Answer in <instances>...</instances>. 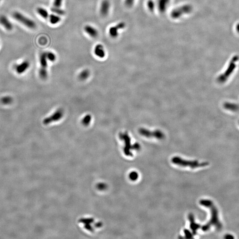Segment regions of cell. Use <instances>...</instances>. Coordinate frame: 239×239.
Returning a JSON list of instances; mask_svg holds the SVG:
<instances>
[{
  "instance_id": "1",
  "label": "cell",
  "mask_w": 239,
  "mask_h": 239,
  "mask_svg": "<svg viewBox=\"0 0 239 239\" xmlns=\"http://www.w3.org/2000/svg\"><path fill=\"white\" fill-rule=\"evenodd\" d=\"M172 162L174 164L183 167H190L194 169L196 168L202 167L208 165L207 163H200L197 161H189L183 159L179 157H174L171 159Z\"/></svg>"
},
{
  "instance_id": "2",
  "label": "cell",
  "mask_w": 239,
  "mask_h": 239,
  "mask_svg": "<svg viewBox=\"0 0 239 239\" xmlns=\"http://www.w3.org/2000/svg\"><path fill=\"white\" fill-rule=\"evenodd\" d=\"M13 17L16 21L30 29H33L36 28V23L32 19L26 17L20 12L15 11L13 13Z\"/></svg>"
},
{
  "instance_id": "3",
  "label": "cell",
  "mask_w": 239,
  "mask_h": 239,
  "mask_svg": "<svg viewBox=\"0 0 239 239\" xmlns=\"http://www.w3.org/2000/svg\"><path fill=\"white\" fill-rule=\"evenodd\" d=\"M200 204L201 205H203V206L209 207V208H211V211H212V216L211 221L205 225L203 226L202 227V229L203 231H206L208 230L210 226L212 225H217L216 211L215 208L212 206V203H211L210 201L206 200H201L200 202Z\"/></svg>"
},
{
  "instance_id": "4",
  "label": "cell",
  "mask_w": 239,
  "mask_h": 239,
  "mask_svg": "<svg viewBox=\"0 0 239 239\" xmlns=\"http://www.w3.org/2000/svg\"><path fill=\"white\" fill-rule=\"evenodd\" d=\"M239 58L238 56H235L233 57L232 60L230 62L227 69L226 70L224 73L219 77L218 80L220 83H223L228 80L229 77L232 75L233 72L234 71L236 68V62L238 61Z\"/></svg>"
},
{
  "instance_id": "5",
  "label": "cell",
  "mask_w": 239,
  "mask_h": 239,
  "mask_svg": "<svg viewBox=\"0 0 239 239\" xmlns=\"http://www.w3.org/2000/svg\"><path fill=\"white\" fill-rule=\"evenodd\" d=\"M47 59L46 52L42 53L39 57L40 68L39 71V75L42 79H46L47 76Z\"/></svg>"
},
{
  "instance_id": "6",
  "label": "cell",
  "mask_w": 239,
  "mask_h": 239,
  "mask_svg": "<svg viewBox=\"0 0 239 239\" xmlns=\"http://www.w3.org/2000/svg\"><path fill=\"white\" fill-rule=\"evenodd\" d=\"M63 116V112L61 109H59L53 114L50 117L46 118L43 120V124L45 125H48L52 122L59 121Z\"/></svg>"
},
{
  "instance_id": "7",
  "label": "cell",
  "mask_w": 239,
  "mask_h": 239,
  "mask_svg": "<svg viewBox=\"0 0 239 239\" xmlns=\"http://www.w3.org/2000/svg\"><path fill=\"white\" fill-rule=\"evenodd\" d=\"M110 2L109 0H103L101 4L100 14L103 17H106L109 14Z\"/></svg>"
},
{
  "instance_id": "8",
  "label": "cell",
  "mask_w": 239,
  "mask_h": 239,
  "mask_svg": "<svg viewBox=\"0 0 239 239\" xmlns=\"http://www.w3.org/2000/svg\"><path fill=\"white\" fill-rule=\"evenodd\" d=\"M0 24L8 31H12L14 28L13 24L5 15L0 16Z\"/></svg>"
},
{
  "instance_id": "9",
  "label": "cell",
  "mask_w": 239,
  "mask_h": 239,
  "mask_svg": "<svg viewBox=\"0 0 239 239\" xmlns=\"http://www.w3.org/2000/svg\"><path fill=\"white\" fill-rule=\"evenodd\" d=\"M30 66V63L28 61L24 60L21 64L16 65L15 70L17 74H22L29 68Z\"/></svg>"
},
{
  "instance_id": "10",
  "label": "cell",
  "mask_w": 239,
  "mask_h": 239,
  "mask_svg": "<svg viewBox=\"0 0 239 239\" xmlns=\"http://www.w3.org/2000/svg\"><path fill=\"white\" fill-rule=\"evenodd\" d=\"M189 220L190 221V228L192 231V233L194 235L197 234V231L198 229L200 228V225L196 223L195 222V218H194V215L192 213H190L188 216Z\"/></svg>"
},
{
  "instance_id": "11",
  "label": "cell",
  "mask_w": 239,
  "mask_h": 239,
  "mask_svg": "<svg viewBox=\"0 0 239 239\" xmlns=\"http://www.w3.org/2000/svg\"><path fill=\"white\" fill-rule=\"evenodd\" d=\"M84 30L90 37L95 38L98 36V32L97 29L91 25H85L84 27Z\"/></svg>"
},
{
  "instance_id": "12",
  "label": "cell",
  "mask_w": 239,
  "mask_h": 239,
  "mask_svg": "<svg viewBox=\"0 0 239 239\" xmlns=\"http://www.w3.org/2000/svg\"><path fill=\"white\" fill-rule=\"evenodd\" d=\"M94 54L97 56L103 58L105 56V52L102 45L98 44L96 46L94 49Z\"/></svg>"
},
{
  "instance_id": "13",
  "label": "cell",
  "mask_w": 239,
  "mask_h": 239,
  "mask_svg": "<svg viewBox=\"0 0 239 239\" xmlns=\"http://www.w3.org/2000/svg\"><path fill=\"white\" fill-rule=\"evenodd\" d=\"M48 18L51 24L54 25L58 24L61 20V17L59 16V15H56V14H50Z\"/></svg>"
},
{
  "instance_id": "14",
  "label": "cell",
  "mask_w": 239,
  "mask_h": 239,
  "mask_svg": "<svg viewBox=\"0 0 239 239\" xmlns=\"http://www.w3.org/2000/svg\"><path fill=\"white\" fill-rule=\"evenodd\" d=\"M225 108L228 110L237 111L239 109V106L236 104L231 102H226L225 104Z\"/></svg>"
},
{
  "instance_id": "15",
  "label": "cell",
  "mask_w": 239,
  "mask_h": 239,
  "mask_svg": "<svg viewBox=\"0 0 239 239\" xmlns=\"http://www.w3.org/2000/svg\"><path fill=\"white\" fill-rule=\"evenodd\" d=\"M36 11H37L39 15L44 19H47L48 18L49 16L48 12L44 8H42V7H38L37 8Z\"/></svg>"
},
{
  "instance_id": "16",
  "label": "cell",
  "mask_w": 239,
  "mask_h": 239,
  "mask_svg": "<svg viewBox=\"0 0 239 239\" xmlns=\"http://www.w3.org/2000/svg\"><path fill=\"white\" fill-rule=\"evenodd\" d=\"M118 29H119L117 27V25L110 27L109 30L110 36L113 38H116L117 37L118 35Z\"/></svg>"
},
{
  "instance_id": "17",
  "label": "cell",
  "mask_w": 239,
  "mask_h": 239,
  "mask_svg": "<svg viewBox=\"0 0 239 239\" xmlns=\"http://www.w3.org/2000/svg\"><path fill=\"white\" fill-rule=\"evenodd\" d=\"M51 11L53 13L58 15L63 16L65 14V12L64 10H62L60 8H57V7H52L51 8Z\"/></svg>"
},
{
  "instance_id": "18",
  "label": "cell",
  "mask_w": 239,
  "mask_h": 239,
  "mask_svg": "<svg viewBox=\"0 0 239 239\" xmlns=\"http://www.w3.org/2000/svg\"><path fill=\"white\" fill-rule=\"evenodd\" d=\"M1 102L4 105H9L13 101V98L10 96H5L1 99Z\"/></svg>"
},
{
  "instance_id": "19",
  "label": "cell",
  "mask_w": 239,
  "mask_h": 239,
  "mask_svg": "<svg viewBox=\"0 0 239 239\" xmlns=\"http://www.w3.org/2000/svg\"><path fill=\"white\" fill-rule=\"evenodd\" d=\"M46 54L48 60L50 61L51 62H54L56 60V57L54 53L50 52H46Z\"/></svg>"
},
{
  "instance_id": "20",
  "label": "cell",
  "mask_w": 239,
  "mask_h": 239,
  "mask_svg": "<svg viewBox=\"0 0 239 239\" xmlns=\"http://www.w3.org/2000/svg\"><path fill=\"white\" fill-rule=\"evenodd\" d=\"M89 75V72L88 70H85L84 71H82L79 75V78L81 80H84L87 79L88 78V76Z\"/></svg>"
},
{
  "instance_id": "21",
  "label": "cell",
  "mask_w": 239,
  "mask_h": 239,
  "mask_svg": "<svg viewBox=\"0 0 239 239\" xmlns=\"http://www.w3.org/2000/svg\"><path fill=\"white\" fill-rule=\"evenodd\" d=\"M91 120V116H90L89 115H87L86 116L84 117V118L82 120V124H83L84 126H88L89 123H90Z\"/></svg>"
},
{
  "instance_id": "22",
  "label": "cell",
  "mask_w": 239,
  "mask_h": 239,
  "mask_svg": "<svg viewBox=\"0 0 239 239\" xmlns=\"http://www.w3.org/2000/svg\"><path fill=\"white\" fill-rule=\"evenodd\" d=\"M130 179L132 180L135 181L138 178V175L136 172L133 171L131 173L130 175Z\"/></svg>"
},
{
  "instance_id": "23",
  "label": "cell",
  "mask_w": 239,
  "mask_h": 239,
  "mask_svg": "<svg viewBox=\"0 0 239 239\" xmlns=\"http://www.w3.org/2000/svg\"><path fill=\"white\" fill-rule=\"evenodd\" d=\"M63 3V0H54V7L60 8Z\"/></svg>"
},
{
  "instance_id": "24",
  "label": "cell",
  "mask_w": 239,
  "mask_h": 239,
  "mask_svg": "<svg viewBox=\"0 0 239 239\" xmlns=\"http://www.w3.org/2000/svg\"><path fill=\"white\" fill-rule=\"evenodd\" d=\"M184 233L185 236H186V238H193V235H192V234L188 230L185 229L184 230Z\"/></svg>"
},
{
  "instance_id": "25",
  "label": "cell",
  "mask_w": 239,
  "mask_h": 239,
  "mask_svg": "<svg viewBox=\"0 0 239 239\" xmlns=\"http://www.w3.org/2000/svg\"><path fill=\"white\" fill-rule=\"evenodd\" d=\"M133 2V0H126V4L127 6H131Z\"/></svg>"
},
{
  "instance_id": "26",
  "label": "cell",
  "mask_w": 239,
  "mask_h": 239,
  "mask_svg": "<svg viewBox=\"0 0 239 239\" xmlns=\"http://www.w3.org/2000/svg\"><path fill=\"white\" fill-rule=\"evenodd\" d=\"M237 31L239 32V24L237 25Z\"/></svg>"
},
{
  "instance_id": "27",
  "label": "cell",
  "mask_w": 239,
  "mask_h": 239,
  "mask_svg": "<svg viewBox=\"0 0 239 239\" xmlns=\"http://www.w3.org/2000/svg\"><path fill=\"white\" fill-rule=\"evenodd\" d=\"M1 0H0V2H1Z\"/></svg>"
}]
</instances>
